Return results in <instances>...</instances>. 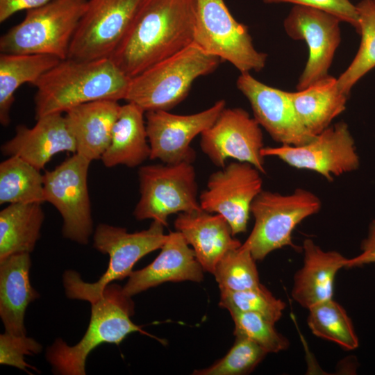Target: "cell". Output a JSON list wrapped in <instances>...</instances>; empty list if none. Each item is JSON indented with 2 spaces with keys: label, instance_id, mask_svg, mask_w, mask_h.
I'll return each instance as SVG.
<instances>
[{
  "label": "cell",
  "instance_id": "f546056e",
  "mask_svg": "<svg viewBox=\"0 0 375 375\" xmlns=\"http://www.w3.org/2000/svg\"><path fill=\"white\" fill-rule=\"evenodd\" d=\"M307 324L313 335L333 342L346 350L359 345L351 318L344 308L331 299L308 308Z\"/></svg>",
  "mask_w": 375,
  "mask_h": 375
},
{
  "label": "cell",
  "instance_id": "4fadbf2b",
  "mask_svg": "<svg viewBox=\"0 0 375 375\" xmlns=\"http://www.w3.org/2000/svg\"><path fill=\"white\" fill-rule=\"evenodd\" d=\"M261 172L244 162H232L212 173L199 196L202 210L223 216L233 235L244 233L251 203L262 190Z\"/></svg>",
  "mask_w": 375,
  "mask_h": 375
},
{
  "label": "cell",
  "instance_id": "5b68a950",
  "mask_svg": "<svg viewBox=\"0 0 375 375\" xmlns=\"http://www.w3.org/2000/svg\"><path fill=\"white\" fill-rule=\"evenodd\" d=\"M220 61L192 42L131 78L125 100L145 112L169 111L185 99L197 78L212 72Z\"/></svg>",
  "mask_w": 375,
  "mask_h": 375
},
{
  "label": "cell",
  "instance_id": "277c9868",
  "mask_svg": "<svg viewBox=\"0 0 375 375\" xmlns=\"http://www.w3.org/2000/svg\"><path fill=\"white\" fill-rule=\"evenodd\" d=\"M164 227L161 223L153 220L149 228L128 233L125 228L99 224L94 233L93 246L101 253L108 255V269L94 283L85 282L76 271H65L62 283L66 296L90 303L99 299L108 285L129 276L140 259L162 247L167 236L164 233Z\"/></svg>",
  "mask_w": 375,
  "mask_h": 375
},
{
  "label": "cell",
  "instance_id": "cb8c5ba5",
  "mask_svg": "<svg viewBox=\"0 0 375 375\" xmlns=\"http://www.w3.org/2000/svg\"><path fill=\"white\" fill-rule=\"evenodd\" d=\"M144 118L145 112L138 105L127 102L121 106L109 145L101 158L105 167H135L150 159Z\"/></svg>",
  "mask_w": 375,
  "mask_h": 375
},
{
  "label": "cell",
  "instance_id": "74e56055",
  "mask_svg": "<svg viewBox=\"0 0 375 375\" xmlns=\"http://www.w3.org/2000/svg\"><path fill=\"white\" fill-rule=\"evenodd\" d=\"M52 0H0V22L22 10L41 7Z\"/></svg>",
  "mask_w": 375,
  "mask_h": 375
},
{
  "label": "cell",
  "instance_id": "836d02e7",
  "mask_svg": "<svg viewBox=\"0 0 375 375\" xmlns=\"http://www.w3.org/2000/svg\"><path fill=\"white\" fill-rule=\"evenodd\" d=\"M234 322V335L255 342L267 353H278L288 349L290 342L274 327V324L252 312H229Z\"/></svg>",
  "mask_w": 375,
  "mask_h": 375
},
{
  "label": "cell",
  "instance_id": "484cf974",
  "mask_svg": "<svg viewBox=\"0 0 375 375\" xmlns=\"http://www.w3.org/2000/svg\"><path fill=\"white\" fill-rule=\"evenodd\" d=\"M61 61L49 54H0V122H10V109L16 90L24 83L33 85L40 78Z\"/></svg>",
  "mask_w": 375,
  "mask_h": 375
},
{
  "label": "cell",
  "instance_id": "8fae6325",
  "mask_svg": "<svg viewBox=\"0 0 375 375\" xmlns=\"http://www.w3.org/2000/svg\"><path fill=\"white\" fill-rule=\"evenodd\" d=\"M144 0H88L70 44L68 58H110Z\"/></svg>",
  "mask_w": 375,
  "mask_h": 375
},
{
  "label": "cell",
  "instance_id": "ffe728a7",
  "mask_svg": "<svg viewBox=\"0 0 375 375\" xmlns=\"http://www.w3.org/2000/svg\"><path fill=\"white\" fill-rule=\"evenodd\" d=\"M174 226L192 247L203 270L211 274L226 252L242 245L233 238L231 228L223 216L212 215L201 208L178 213Z\"/></svg>",
  "mask_w": 375,
  "mask_h": 375
},
{
  "label": "cell",
  "instance_id": "8d00e7d4",
  "mask_svg": "<svg viewBox=\"0 0 375 375\" xmlns=\"http://www.w3.org/2000/svg\"><path fill=\"white\" fill-rule=\"evenodd\" d=\"M362 252L351 258H347L345 267H356L369 263H375V220L369 226L367 238L361 244Z\"/></svg>",
  "mask_w": 375,
  "mask_h": 375
},
{
  "label": "cell",
  "instance_id": "1f68e13d",
  "mask_svg": "<svg viewBox=\"0 0 375 375\" xmlns=\"http://www.w3.org/2000/svg\"><path fill=\"white\" fill-rule=\"evenodd\" d=\"M219 306L232 310L258 313L274 324L281 318L285 303L275 297L263 285L242 290H220Z\"/></svg>",
  "mask_w": 375,
  "mask_h": 375
},
{
  "label": "cell",
  "instance_id": "3957f363",
  "mask_svg": "<svg viewBox=\"0 0 375 375\" xmlns=\"http://www.w3.org/2000/svg\"><path fill=\"white\" fill-rule=\"evenodd\" d=\"M91 304L89 326L81 340L69 346L58 338L46 351V358L53 372L60 375H85L89 353L103 343L119 344L128 335L142 332L131 317L134 314V303L122 287L108 285L101 297Z\"/></svg>",
  "mask_w": 375,
  "mask_h": 375
},
{
  "label": "cell",
  "instance_id": "9c48e42d",
  "mask_svg": "<svg viewBox=\"0 0 375 375\" xmlns=\"http://www.w3.org/2000/svg\"><path fill=\"white\" fill-rule=\"evenodd\" d=\"M140 197L133 215L165 226L169 215L201 209L192 162L144 165L138 171Z\"/></svg>",
  "mask_w": 375,
  "mask_h": 375
},
{
  "label": "cell",
  "instance_id": "52a82bcc",
  "mask_svg": "<svg viewBox=\"0 0 375 375\" xmlns=\"http://www.w3.org/2000/svg\"><path fill=\"white\" fill-rule=\"evenodd\" d=\"M319 198L312 192L297 188L289 194L262 190L251 203L253 229L242 246L248 249L256 260L286 246L295 247L292 233L306 218L321 208Z\"/></svg>",
  "mask_w": 375,
  "mask_h": 375
},
{
  "label": "cell",
  "instance_id": "9a60e30c",
  "mask_svg": "<svg viewBox=\"0 0 375 375\" xmlns=\"http://www.w3.org/2000/svg\"><path fill=\"white\" fill-rule=\"evenodd\" d=\"M201 151L221 168L231 158L265 173L260 125L241 108H225L214 124L201 134Z\"/></svg>",
  "mask_w": 375,
  "mask_h": 375
},
{
  "label": "cell",
  "instance_id": "30bf717a",
  "mask_svg": "<svg viewBox=\"0 0 375 375\" xmlns=\"http://www.w3.org/2000/svg\"><path fill=\"white\" fill-rule=\"evenodd\" d=\"M91 161L75 153L44 173V200L62 218V235L87 244L93 233L88 174Z\"/></svg>",
  "mask_w": 375,
  "mask_h": 375
},
{
  "label": "cell",
  "instance_id": "44dd1931",
  "mask_svg": "<svg viewBox=\"0 0 375 375\" xmlns=\"http://www.w3.org/2000/svg\"><path fill=\"white\" fill-rule=\"evenodd\" d=\"M303 265L295 273L291 297L307 309L333 299L334 281L347 258L336 251H324L311 239L303 243Z\"/></svg>",
  "mask_w": 375,
  "mask_h": 375
},
{
  "label": "cell",
  "instance_id": "f1b7e54d",
  "mask_svg": "<svg viewBox=\"0 0 375 375\" xmlns=\"http://www.w3.org/2000/svg\"><path fill=\"white\" fill-rule=\"evenodd\" d=\"M356 6L360 46L351 62L337 78L339 89L348 96L357 82L375 67V4L372 0H361Z\"/></svg>",
  "mask_w": 375,
  "mask_h": 375
},
{
  "label": "cell",
  "instance_id": "2e32d148",
  "mask_svg": "<svg viewBox=\"0 0 375 375\" xmlns=\"http://www.w3.org/2000/svg\"><path fill=\"white\" fill-rule=\"evenodd\" d=\"M226 108L223 99L210 108L190 115H176L167 110L145 112L150 159L163 163L192 162L195 152L190 144L198 135L210 128Z\"/></svg>",
  "mask_w": 375,
  "mask_h": 375
},
{
  "label": "cell",
  "instance_id": "83f0119b",
  "mask_svg": "<svg viewBox=\"0 0 375 375\" xmlns=\"http://www.w3.org/2000/svg\"><path fill=\"white\" fill-rule=\"evenodd\" d=\"M45 202L44 174L18 156L0 164V204Z\"/></svg>",
  "mask_w": 375,
  "mask_h": 375
},
{
  "label": "cell",
  "instance_id": "e575fe53",
  "mask_svg": "<svg viewBox=\"0 0 375 375\" xmlns=\"http://www.w3.org/2000/svg\"><path fill=\"white\" fill-rule=\"evenodd\" d=\"M42 346L31 338L16 336L5 332L0 335V363L29 372L28 368L37 371L25 361V356L38 354Z\"/></svg>",
  "mask_w": 375,
  "mask_h": 375
},
{
  "label": "cell",
  "instance_id": "7402d4cb",
  "mask_svg": "<svg viewBox=\"0 0 375 375\" xmlns=\"http://www.w3.org/2000/svg\"><path fill=\"white\" fill-rule=\"evenodd\" d=\"M29 253H18L0 261V317L5 332L26 335L24 317L27 306L39 298L32 287Z\"/></svg>",
  "mask_w": 375,
  "mask_h": 375
},
{
  "label": "cell",
  "instance_id": "e0dca14e",
  "mask_svg": "<svg viewBox=\"0 0 375 375\" xmlns=\"http://www.w3.org/2000/svg\"><path fill=\"white\" fill-rule=\"evenodd\" d=\"M236 85L249 101L253 117L274 141L301 145L315 137L299 120L288 92L267 85L249 72L240 73Z\"/></svg>",
  "mask_w": 375,
  "mask_h": 375
},
{
  "label": "cell",
  "instance_id": "7a4b0ae2",
  "mask_svg": "<svg viewBox=\"0 0 375 375\" xmlns=\"http://www.w3.org/2000/svg\"><path fill=\"white\" fill-rule=\"evenodd\" d=\"M130 80L111 58L61 60L34 85L35 119L92 101L125 100Z\"/></svg>",
  "mask_w": 375,
  "mask_h": 375
},
{
  "label": "cell",
  "instance_id": "d4e9b609",
  "mask_svg": "<svg viewBox=\"0 0 375 375\" xmlns=\"http://www.w3.org/2000/svg\"><path fill=\"white\" fill-rule=\"evenodd\" d=\"M288 93L299 120L314 136L331 126L345 110L349 97L339 89L337 78L330 75Z\"/></svg>",
  "mask_w": 375,
  "mask_h": 375
},
{
  "label": "cell",
  "instance_id": "7c38bea8",
  "mask_svg": "<svg viewBox=\"0 0 375 375\" xmlns=\"http://www.w3.org/2000/svg\"><path fill=\"white\" fill-rule=\"evenodd\" d=\"M261 153L275 156L294 168L317 172L329 181L360 165L354 139L344 122L329 126L303 144L264 147Z\"/></svg>",
  "mask_w": 375,
  "mask_h": 375
},
{
  "label": "cell",
  "instance_id": "d6986e66",
  "mask_svg": "<svg viewBox=\"0 0 375 375\" xmlns=\"http://www.w3.org/2000/svg\"><path fill=\"white\" fill-rule=\"evenodd\" d=\"M156 258L147 267L133 272L124 292L129 296L138 294L166 282L190 281L201 282L203 269L195 253L178 231L170 232Z\"/></svg>",
  "mask_w": 375,
  "mask_h": 375
},
{
  "label": "cell",
  "instance_id": "4316f807",
  "mask_svg": "<svg viewBox=\"0 0 375 375\" xmlns=\"http://www.w3.org/2000/svg\"><path fill=\"white\" fill-rule=\"evenodd\" d=\"M41 203L8 204L0 212V261L18 253H31L44 219Z\"/></svg>",
  "mask_w": 375,
  "mask_h": 375
},
{
  "label": "cell",
  "instance_id": "f35d334b",
  "mask_svg": "<svg viewBox=\"0 0 375 375\" xmlns=\"http://www.w3.org/2000/svg\"><path fill=\"white\" fill-rule=\"evenodd\" d=\"M372 1H373L374 3L375 4V0H372Z\"/></svg>",
  "mask_w": 375,
  "mask_h": 375
},
{
  "label": "cell",
  "instance_id": "d590c367",
  "mask_svg": "<svg viewBox=\"0 0 375 375\" xmlns=\"http://www.w3.org/2000/svg\"><path fill=\"white\" fill-rule=\"evenodd\" d=\"M265 3H290L319 9L349 24L356 31L358 29V15L356 6L350 0H263Z\"/></svg>",
  "mask_w": 375,
  "mask_h": 375
},
{
  "label": "cell",
  "instance_id": "ac0fdd59",
  "mask_svg": "<svg viewBox=\"0 0 375 375\" xmlns=\"http://www.w3.org/2000/svg\"><path fill=\"white\" fill-rule=\"evenodd\" d=\"M31 128L19 125L13 138L1 147L7 156H18L38 169L60 152H76L74 137L62 113L44 115Z\"/></svg>",
  "mask_w": 375,
  "mask_h": 375
},
{
  "label": "cell",
  "instance_id": "6da1fadb",
  "mask_svg": "<svg viewBox=\"0 0 375 375\" xmlns=\"http://www.w3.org/2000/svg\"><path fill=\"white\" fill-rule=\"evenodd\" d=\"M194 0H144L110 58L132 78L194 40Z\"/></svg>",
  "mask_w": 375,
  "mask_h": 375
},
{
  "label": "cell",
  "instance_id": "4dcf8cb0",
  "mask_svg": "<svg viewBox=\"0 0 375 375\" xmlns=\"http://www.w3.org/2000/svg\"><path fill=\"white\" fill-rule=\"evenodd\" d=\"M212 274L220 290L242 291L261 284L256 260L251 251L242 245L226 252L216 265Z\"/></svg>",
  "mask_w": 375,
  "mask_h": 375
},
{
  "label": "cell",
  "instance_id": "d6a6232c",
  "mask_svg": "<svg viewBox=\"0 0 375 375\" xmlns=\"http://www.w3.org/2000/svg\"><path fill=\"white\" fill-rule=\"evenodd\" d=\"M268 353L244 337L236 336L233 347L211 366L195 370L197 375H243L251 372Z\"/></svg>",
  "mask_w": 375,
  "mask_h": 375
},
{
  "label": "cell",
  "instance_id": "603a6c76",
  "mask_svg": "<svg viewBox=\"0 0 375 375\" xmlns=\"http://www.w3.org/2000/svg\"><path fill=\"white\" fill-rule=\"evenodd\" d=\"M120 108L117 101L100 100L79 105L65 112L76 141V153L91 162L101 160L109 145Z\"/></svg>",
  "mask_w": 375,
  "mask_h": 375
},
{
  "label": "cell",
  "instance_id": "5bb4252c",
  "mask_svg": "<svg viewBox=\"0 0 375 375\" xmlns=\"http://www.w3.org/2000/svg\"><path fill=\"white\" fill-rule=\"evenodd\" d=\"M341 20L327 12L294 5L283 22L289 37L304 40L308 58L297 85L303 90L328 76L334 55L341 41Z\"/></svg>",
  "mask_w": 375,
  "mask_h": 375
},
{
  "label": "cell",
  "instance_id": "8992f818",
  "mask_svg": "<svg viewBox=\"0 0 375 375\" xmlns=\"http://www.w3.org/2000/svg\"><path fill=\"white\" fill-rule=\"evenodd\" d=\"M88 1L52 0L27 10L24 19L1 37V53L68 58L71 42Z\"/></svg>",
  "mask_w": 375,
  "mask_h": 375
},
{
  "label": "cell",
  "instance_id": "ba28073f",
  "mask_svg": "<svg viewBox=\"0 0 375 375\" xmlns=\"http://www.w3.org/2000/svg\"><path fill=\"white\" fill-rule=\"evenodd\" d=\"M194 40L207 53L226 60L240 73L259 72L267 55L253 46L247 26L235 20L224 0H194Z\"/></svg>",
  "mask_w": 375,
  "mask_h": 375
}]
</instances>
